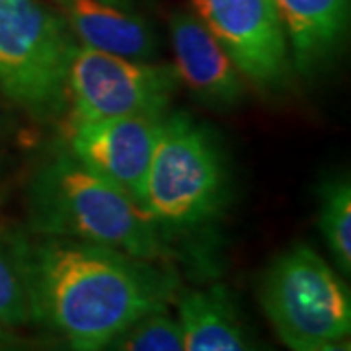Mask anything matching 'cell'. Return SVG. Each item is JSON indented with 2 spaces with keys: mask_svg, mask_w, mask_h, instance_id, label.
<instances>
[{
  "mask_svg": "<svg viewBox=\"0 0 351 351\" xmlns=\"http://www.w3.org/2000/svg\"><path fill=\"white\" fill-rule=\"evenodd\" d=\"M12 240L32 320L71 351H104L147 314L166 311L178 281L151 260L84 240Z\"/></svg>",
  "mask_w": 351,
  "mask_h": 351,
  "instance_id": "cell-1",
  "label": "cell"
},
{
  "mask_svg": "<svg viewBox=\"0 0 351 351\" xmlns=\"http://www.w3.org/2000/svg\"><path fill=\"white\" fill-rule=\"evenodd\" d=\"M27 207L39 237L94 242L151 262L168 252L137 201L76 162L66 149L39 164L29 180Z\"/></svg>",
  "mask_w": 351,
  "mask_h": 351,
  "instance_id": "cell-2",
  "label": "cell"
},
{
  "mask_svg": "<svg viewBox=\"0 0 351 351\" xmlns=\"http://www.w3.org/2000/svg\"><path fill=\"white\" fill-rule=\"evenodd\" d=\"M226 193L223 158L211 135L186 113H164L141 207L164 239L219 213Z\"/></svg>",
  "mask_w": 351,
  "mask_h": 351,
  "instance_id": "cell-3",
  "label": "cell"
},
{
  "mask_svg": "<svg viewBox=\"0 0 351 351\" xmlns=\"http://www.w3.org/2000/svg\"><path fill=\"white\" fill-rule=\"evenodd\" d=\"M78 41L41 0H0V96L38 121L66 112V73Z\"/></svg>",
  "mask_w": 351,
  "mask_h": 351,
  "instance_id": "cell-4",
  "label": "cell"
},
{
  "mask_svg": "<svg viewBox=\"0 0 351 351\" xmlns=\"http://www.w3.org/2000/svg\"><path fill=\"white\" fill-rule=\"evenodd\" d=\"M260 301L269 324L291 351H316L350 336V291L306 244L289 248L267 267Z\"/></svg>",
  "mask_w": 351,
  "mask_h": 351,
  "instance_id": "cell-5",
  "label": "cell"
},
{
  "mask_svg": "<svg viewBox=\"0 0 351 351\" xmlns=\"http://www.w3.org/2000/svg\"><path fill=\"white\" fill-rule=\"evenodd\" d=\"M178 86L174 64L127 59L78 43L66 73L69 123L162 115Z\"/></svg>",
  "mask_w": 351,
  "mask_h": 351,
  "instance_id": "cell-6",
  "label": "cell"
},
{
  "mask_svg": "<svg viewBox=\"0 0 351 351\" xmlns=\"http://www.w3.org/2000/svg\"><path fill=\"white\" fill-rule=\"evenodd\" d=\"M195 16L254 86H276L287 73L289 49L274 0H191Z\"/></svg>",
  "mask_w": 351,
  "mask_h": 351,
  "instance_id": "cell-7",
  "label": "cell"
},
{
  "mask_svg": "<svg viewBox=\"0 0 351 351\" xmlns=\"http://www.w3.org/2000/svg\"><path fill=\"white\" fill-rule=\"evenodd\" d=\"M162 115H123L69 123L64 149L76 162L141 205Z\"/></svg>",
  "mask_w": 351,
  "mask_h": 351,
  "instance_id": "cell-8",
  "label": "cell"
},
{
  "mask_svg": "<svg viewBox=\"0 0 351 351\" xmlns=\"http://www.w3.org/2000/svg\"><path fill=\"white\" fill-rule=\"evenodd\" d=\"M170 41L174 69L180 78L203 104L232 108L244 96V76L225 47L203 25L195 14L170 16Z\"/></svg>",
  "mask_w": 351,
  "mask_h": 351,
  "instance_id": "cell-9",
  "label": "cell"
},
{
  "mask_svg": "<svg viewBox=\"0 0 351 351\" xmlns=\"http://www.w3.org/2000/svg\"><path fill=\"white\" fill-rule=\"evenodd\" d=\"M80 45L121 55L154 59L156 41L151 25L125 0H53Z\"/></svg>",
  "mask_w": 351,
  "mask_h": 351,
  "instance_id": "cell-10",
  "label": "cell"
},
{
  "mask_svg": "<svg viewBox=\"0 0 351 351\" xmlns=\"http://www.w3.org/2000/svg\"><path fill=\"white\" fill-rule=\"evenodd\" d=\"M178 322L184 351H258L223 285L182 295Z\"/></svg>",
  "mask_w": 351,
  "mask_h": 351,
  "instance_id": "cell-11",
  "label": "cell"
},
{
  "mask_svg": "<svg viewBox=\"0 0 351 351\" xmlns=\"http://www.w3.org/2000/svg\"><path fill=\"white\" fill-rule=\"evenodd\" d=\"M287 49L311 73L338 45L350 20V0H274Z\"/></svg>",
  "mask_w": 351,
  "mask_h": 351,
  "instance_id": "cell-12",
  "label": "cell"
},
{
  "mask_svg": "<svg viewBox=\"0 0 351 351\" xmlns=\"http://www.w3.org/2000/svg\"><path fill=\"white\" fill-rule=\"evenodd\" d=\"M320 232L339 271H351V186L350 178H338L320 193Z\"/></svg>",
  "mask_w": 351,
  "mask_h": 351,
  "instance_id": "cell-13",
  "label": "cell"
},
{
  "mask_svg": "<svg viewBox=\"0 0 351 351\" xmlns=\"http://www.w3.org/2000/svg\"><path fill=\"white\" fill-rule=\"evenodd\" d=\"M104 351H184L182 328L178 318L156 311L127 328Z\"/></svg>",
  "mask_w": 351,
  "mask_h": 351,
  "instance_id": "cell-14",
  "label": "cell"
},
{
  "mask_svg": "<svg viewBox=\"0 0 351 351\" xmlns=\"http://www.w3.org/2000/svg\"><path fill=\"white\" fill-rule=\"evenodd\" d=\"M32 322L29 301L12 240L0 239V326L18 328Z\"/></svg>",
  "mask_w": 351,
  "mask_h": 351,
  "instance_id": "cell-15",
  "label": "cell"
},
{
  "mask_svg": "<svg viewBox=\"0 0 351 351\" xmlns=\"http://www.w3.org/2000/svg\"><path fill=\"white\" fill-rule=\"evenodd\" d=\"M316 351H351L350 336H348V338L336 339V341H330V343L322 346L320 350H316Z\"/></svg>",
  "mask_w": 351,
  "mask_h": 351,
  "instance_id": "cell-16",
  "label": "cell"
},
{
  "mask_svg": "<svg viewBox=\"0 0 351 351\" xmlns=\"http://www.w3.org/2000/svg\"><path fill=\"white\" fill-rule=\"evenodd\" d=\"M6 330L8 328L0 326V351H16V341Z\"/></svg>",
  "mask_w": 351,
  "mask_h": 351,
  "instance_id": "cell-17",
  "label": "cell"
}]
</instances>
